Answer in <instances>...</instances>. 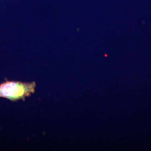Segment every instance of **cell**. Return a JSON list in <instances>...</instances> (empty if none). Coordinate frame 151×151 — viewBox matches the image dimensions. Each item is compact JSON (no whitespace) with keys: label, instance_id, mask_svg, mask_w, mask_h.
Wrapping results in <instances>:
<instances>
[{"label":"cell","instance_id":"6da1fadb","mask_svg":"<svg viewBox=\"0 0 151 151\" xmlns=\"http://www.w3.org/2000/svg\"><path fill=\"white\" fill-rule=\"evenodd\" d=\"M36 84L35 81L22 82L8 81L0 84V97L6 98L13 102L25 100L35 92Z\"/></svg>","mask_w":151,"mask_h":151}]
</instances>
